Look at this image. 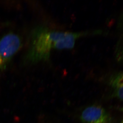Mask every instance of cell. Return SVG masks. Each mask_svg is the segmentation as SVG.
I'll return each mask as SVG.
<instances>
[{"mask_svg": "<svg viewBox=\"0 0 123 123\" xmlns=\"http://www.w3.org/2000/svg\"><path fill=\"white\" fill-rule=\"evenodd\" d=\"M123 123V120H122V121H121V123Z\"/></svg>", "mask_w": 123, "mask_h": 123, "instance_id": "7", "label": "cell"}, {"mask_svg": "<svg viewBox=\"0 0 123 123\" xmlns=\"http://www.w3.org/2000/svg\"><path fill=\"white\" fill-rule=\"evenodd\" d=\"M117 40L115 49L116 60L123 65V8L118 17L116 27Z\"/></svg>", "mask_w": 123, "mask_h": 123, "instance_id": "4", "label": "cell"}, {"mask_svg": "<svg viewBox=\"0 0 123 123\" xmlns=\"http://www.w3.org/2000/svg\"><path fill=\"white\" fill-rule=\"evenodd\" d=\"M80 119L83 123H112L111 115L98 105H92L86 108L82 112Z\"/></svg>", "mask_w": 123, "mask_h": 123, "instance_id": "3", "label": "cell"}, {"mask_svg": "<svg viewBox=\"0 0 123 123\" xmlns=\"http://www.w3.org/2000/svg\"><path fill=\"white\" fill-rule=\"evenodd\" d=\"M120 110H121V111H123V107H121V108H120Z\"/></svg>", "mask_w": 123, "mask_h": 123, "instance_id": "6", "label": "cell"}, {"mask_svg": "<svg viewBox=\"0 0 123 123\" xmlns=\"http://www.w3.org/2000/svg\"><path fill=\"white\" fill-rule=\"evenodd\" d=\"M66 35V32L53 30L43 26L36 27L31 34L26 60L30 63L48 60L55 43Z\"/></svg>", "mask_w": 123, "mask_h": 123, "instance_id": "1", "label": "cell"}, {"mask_svg": "<svg viewBox=\"0 0 123 123\" xmlns=\"http://www.w3.org/2000/svg\"><path fill=\"white\" fill-rule=\"evenodd\" d=\"M115 97L123 101V72H119L111 75L109 80Z\"/></svg>", "mask_w": 123, "mask_h": 123, "instance_id": "5", "label": "cell"}, {"mask_svg": "<svg viewBox=\"0 0 123 123\" xmlns=\"http://www.w3.org/2000/svg\"><path fill=\"white\" fill-rule=\"evenodd\" d=\"M21 46L20 36L10 33L0 39V70L4 68Z\"/></svg>", "mask_w": 123, "mask_h": 123, "instance_id": "2", "label": "cell"}]
</instances>
